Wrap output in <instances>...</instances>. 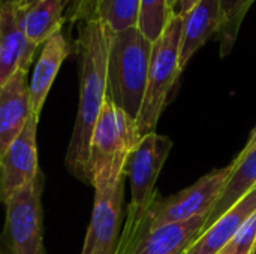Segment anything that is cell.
I'll return each instance as SVG.
<instances>
[{"label":"cell","instance_id":"1","mask_svg":"<svg viewBox=\"0 0 256 254\" xmlns=\"http://www.w3.org/2000/svg\"><path fill=\"white\" fill-rule=\"evenodd\" d=\"M112 31L98 16L82 21L75 42L80 60V102L66 151L68 171L87 184L90 139L106 99V69Z\"/></svg>","mask_w":256,"mask_h":254},{"label":"cell","instance_id":"2","mask_svg":"<svg viewBox=\"0 0 256 254\" xmlns=\"http://www.w3.org/2000/svg\"><path fill=\"white\" fill-rule=\"evenodd\" d=\"M153 42L135 25L112 33L106 69V97L136 121L148 81Z\"/></svg>","mask_w":256,"mask_h":254},{"label":"cell","instance_id":"3","mask_svg":"<svg viewBox=\"0 0 256 254\" xmlns=\"http://www.w3.org/2000/svg\"><path fill=\"white\" fill-rule=\"evenodd\" d=\"M141 138L136 121L106 97L90 139L87 184L93 187L98 183H111L124 175V163Z\"/></svg>","mask_w":256,"mask_h":254},{"label":"cell","instance_id":"4","mask_svg":"<svg viewBox=\"0 0 256 254\" xmlns=\"http://www.w3.org/2000/svg\"><path fill=\"white\" fill-rule=\"evenodd\" d=\"M171 150L172 139L154 132L142 136L136 148L129 154L123 172L130 181V204L118 247L126 244L134 237L152 202L159 195L154 190V186Z\"/></svg>","mask_w":256,"mask_h":254},{"label":"cell","instance_id":"5","mask_svg":"<svg viewBox=\"0 0 256 254\" xmlns=\"http://www.w3.org/2000/svg\"><path fill=\"white\" fill-rule=\"evenodd\" d=\"M183 16L171 15L165 30L153 42L147 90L144 102L136 118L141 136L154 133L160 114L168 103L170 93L176 85L180 70V42H182Z\"/></svg>","mask_w":256,"mask_h":254},{"label":"cell","instance_id":"6","mask_svg":"<svg viewBox=\"0 0 256 254\" xmlns=\"http://www.w3.org/2000/svg\"><path fill=\"white\" fill-rule=\"evenodd\" d=\"M232 172V166L214 169L210 174L200 178L192 186L186 187L184 190L168 196L160 198L159 195L152 202L141 226L134 234V237L123 246L118 247L117 254L123 252L138 235L158 229L165 225L186 222L200 216H207L213 205L216 204L218 198L220 196L230 175Z\"/></svg>","mask_w":256,"mask_h":254},{"label":"cell","instance_id":"7","mask_svg":"<svg viewBox=\"0 0 256 254\" xmlns=\"http://www.w3.org/2000/svg\"><path fill=\"white\" fill-rule=\"evenodd\" d=\"M44 175L39 172L6 202V220L0 237L2 254H46L44 247L42 202Z\"/></svg>","mask_w":256,"mask_h":254},{"label":"cell","instance_id":"8","mask_svg":"<svg viewBox=\"0 0 256 254\" xmlns=\"http://www.w3.org/2000/svg\"><path fill=\"white\" fill-rule=\"evenodd\" d=\"M126 175L111 183H98L90 225L81 254H117L123 219Z\"/></svg>","mask_w":256,"mask_h":254},{"label":"cell","instance_id":"9","mask_svg":"<svg viewBox=\"0 0 256 254\" xmlns=\"http://www.w3.org/2000/svg\"><path fill=\"white\" fill-rule=\"evenodd\" d=\"M38 120L32 114L22 132L0 157V204H4L40 172L36 145Z\"/></svg>","mask_w":256,"mask_h":254},{"label":"cell","instance_id":"10","mask_svg":"<svg viewBox=\"0 0 256 254\" xmlns=\"http://www.w3.org/2000/svg\"><path fill=\"white\" fill-rule=\"evenodd\" d=\"M207 216L171 223L138 235L118 254H184L204 232Z\"/></svg>","mask_w":256,"mask_h":254},{"label":"cell","instance_id":"11","mask_svg":"<svg viewBox=\"0 0 256 254\" xmlns=\"http://www.w3.org/2000/svg\"><path fill=\"white\" fill-rule=\"evenodd\" d=\"M36 49L20 27L15 3L0 7V88L16 72H28Z\"/></svg>","mask_w":256,"mask_h":254},{"label":"cell","instance_id":"12","mask_svg":"<svg viewBox=\"0 0 256 254\" xmlns=\"http://www.w3.org/2000/svg\"><path fill=\"white\" fill-rule=\"evenodd\" d=\"M27 72H16L0 88V157L18 138L30 115Z\"/></svg>","mask_w":256,"mask_h":254},{"label":"cell","instance_id":"13","mask_svg":"<svg viewBox=\"0 0 256 254\" xmlns=\"http://www.w3.org/2000/svg\"><path fill=\"white\" fill-rule=\"evenodd\" d=\"M15 7L21 30L33 45L39 46L62 31L68 0H26L15 3Z\"/></svg>","mask_w":256,"mask_h":254},{"label":"cell","instance_id":"14","mask_svg":"<svg viewBox=\"0 0 256 254\" xmlns=\"http://www.w3.org/2000/svg\"><path fill=\"white\" fill-rule=\"evenodd\" d=\"M220 0H198L183 15L180 42V70L183 72L198 49L219 30Z\"/></svg>","mask_w":256,"mask_h":254},{"label":"cell","instance_id":"15","mask_svg":"<svg viewBox=\"0 0 256 254\" xmlns=\"http://www.w3.org/2000/svg\"><path fill=\"white\" fill-rule=\"evenodd\" d=\"M70 54V45L62 31L52 34L42 46L40 55L34 64V72L32 81L28 82L30 93V108L32 112L39 118L44 108L45 99L50 88L63 64V61Z\"/></svg>","mask_w":256,"mask_h":254},{"label":"cell","instance_id":"16","mask_svg":"<svg viewBox=\"0 0 256 254\" xmlns=\"http://www.w3.org/2000/svg\"><path fill=\"white\" fill-rule=\"evenodd\" d=\"M254 213H256V187L207 228L184 254H219Z\"/></svg>","mask_w":256,"mask_h":254},{"label":"cell","instance_id":"17","mask_svg":"<svg viewBox=\"0 0 256 254\" xmlns=\"http://www.w3.org/2000/svg\"><path fill=\"white\" fill-rule=\"evenodd\" d=\"M231 166L232 172L212 211L207 214L204 231L256 187V148L243 157H237Z\"/></svg>","mask_w":256,"mask_h":254},{"label":"cell","instance_id":"18","mask_svg":"<svg viewBox=\"0 0 256 254\" xmlns=\"http://www.w3.org/2000/svg\"><path fill=\"white\" fill-rule=\"evenodd\" d=\"M256 0H220V25L216 37L220 43V55L226 57L240 31L244 16Z\"/></svg>","mask_w":256,"mask_h":254},{"label":"cell","instance_id":"19","mask_svg":"<svg viewBox=\"0 0 256 254\" xmlns=\"http://www.w3.org/2000/svg\"><path fill=\"white\" fill-rule=\"evenodd\" d=\"M141 0H98L96 16L112 33L138 25Z\"/></svg>","mask_w":256,"mask_h":254},{"label":"cell","instance_id":"20","mask_svg":"<svg viewBox=\"0 0 256 254\" xmlns=\"http://www.w3.org/2000/svg\"><path fill=\"white\" fill-rule=\"evenodd\" d=\"M172 12L168 6V0H141L138 28L150 40L156 42L165 30Z\"/></svg>","mask_w":256,"mask_h":254},{"label":"cell","instance_id":"21","mask_svg":"<svg viewBox=\"0 0 256 254\" xmlns=\"http://www.w3.org/2000/svg\"><path fill=\"white\" fill-rule=\"evenodd\" d=\"M256 241V213H254L243 226L237 231L230 244L220 252L224 254H250Z\"/></svg>","mask_w":256,"mask_h":254},{"label":"cell","instance_id":"22","mask_svg":"<svg viewBox=\"0 0 256 254\" xmlns=\"http://www.w3.org/2000/svg\"><path fill=\"white\" fill-rule=\"evenodd\" d=\"M96 1L98 0H69L64 18L69 22H82L96 16Z\"/></svg>","mask_w":256,"mask_h":254},{"label":"cell","instance_id":"23","mask_svg":"<svg viewBox=\"0 0 256 254\" xmlns=\"http://www.w3.org/2000/svg\"><path fill=\"white\" fill-rule=\"evenodd\" d=\"M196 1H198V0H176V3H174V6H172V13H174V15L183 16L184 13H188V12L194 7V4H195Z\"/></svg>","mask_w":256,"mask_h":254},{"label":"cell","instance_id":"24","mask_svg":"<svg viewBox=\"0 0 256 254\" xmlns=\"http://www.w3.org/2000/svg\"><path fill=\"white\" fill-rule=\"evenodd\" d=\"M254 148H256V127L252 130V135L249 136V141H248V144L244 145V148L242 150V153L238 154V157H243V156H246L249 151H252Z\"/></svg>","mask_w":256,"mask_h":254},{"label":"cell","instance_id":"25","mask_svg":"<svg viewBox=\"0 0 256 254\" xmlns=\"http://www.w3.org/2000/svg\"><path fill=\"white\" fill-rule=\"evenodd\" d=\"M20 1H26V0H0V7L8 6V4H14V3H20Z\"/></svg>","mask_w":256,"mask_h":254},{"label":"cell","instance_id":"26","mask_svg":"<svg viewBox=\"0 0 256 254\" xmlns=\"http://www.w3.org/2000/svg\"><path fill=\"white\" fill-rule=\"evenodd\" d=\"M174 3H176V0H168V6H170L171 12H172V6H174Z\"/></svg>","mask_w":256,"mask_h":254},{"label":"cell","instance_id":"27","mask_svg":"<svg viewBox=\"0 0 256 254\" xmlns=\"http://www.w3.org/2000/svg\"><path fill=\"white\" fill-rule=\"evenodd\" d=\"M250 254H256V241H255V244H254V249H252Z\"/></svg>","mask_w":256,"mask_h":254},{"label":"cell","instance_id":"28","mask_svg":"<svg viewBox=\"0 0 256 254\" xmlns=\"http://www.w3.org/2000/svg\"><path fill=\"white\" fill-rule=\"evenodd\" d=\"M219 254H224V253H219Z\"/></svg>","mask_w":256,"mask_h":254},{"label":"cell","instance_id":"29","mask_svg":"<svg viewBox=\"0 0 256 254\" xmlns=\"http://www.w3.org/2000/svg\"><path fill=\"white\" fill-rule=\"evenodd\" d=\"M0 254H2V253H0Z\"/></svg>","mask_w":256,"mask_h":254}]
</instances>
